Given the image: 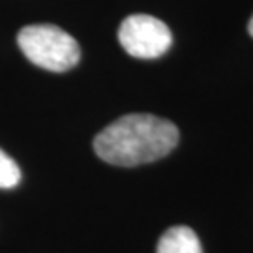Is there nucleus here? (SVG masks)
Wrapping results in <instances>:
<instances>
[{"label": "nucleus", "mask_w": 253, "mask_h": 253, "mask_svg": "<svg viewBox=\"0 0 253 253\" xmlns=\"http://www.w3.org/2000/svg\"><path fill=\"white\" fill-rule=\"evenodd\" d=\"M118 42L127 54L135 58H158L169 51L172 34L160 19L135 13L122 21L118 28Z\"/></svg>", "instance_id": "nucleus-3"}, {"label": "nucleus", "mask_w": 253, "mask_h": 253, "mask_svg": "<svg viewBox=\"0 0 253 253\" xmlns=\"http://www.w3.org/2000/svg\"><path fill=\"white\" fill-rule=\"evenodd\" d=\"M17 43L30 62L54 73L72 70L81 58V49L75 38L54 25L21 28Z\"/></svg>", "instance_id": "nucleus-2"}, {"label": "nucleus", "mask_w": 253, "mask_h": 253, "mask_svg": "<svg viewBox=\"0 0 253 253\" xmlns=\"http://www.w3.org/2000/svg\"><path fill=\"white\" fill-rule=\"evenodd\" d=\"M158 253H203L199 236L186 225L167 229L158 242Z\"/></svg>", "instance_id": "nucleus-4"}, {"label": "nucleus", "mask_w": 253, "mask_h": 253, "mask_svg": "<svg viewBox=\"0 0 253 253\" xmlns=\"http://www.w3.org/2000/svg\"><path fill=\"white\" fill-rule=\"evenodd\" d=\"M178 127L154 115H126L101 129L94 150L103 162L135 167L162 160L178 145Z\"/></svg>", "instance_id": "nucleus-1"}, {"label": "nucleus", "mask_w": 253, "mask_h": 253, "mask_svg": "<svg viewBox=\"0 0 253 253\" xmlns=\"http://www.w3.org/2000/svg\"><path fill=\"white\" fill-rule=\"evenodd\" d=\"M21 180V169L8 154L0 148V190L15 188Z\"/></svg>", "instance_id": "nucleus-5"}, {"label": "nucleus", "mask_w": 253, "mask_h": 253, "mask_svg": "<svg viewBox=\"0 0 253 253\" xmlns=\"http://www.w3.org/2000/svg\"><path fill=\"white\" fill-rule=\"evenodd\" d=\"M248 32H250V36L253 38V15H252V19H250V23H248Z\"/></svg>", "instance_id": "nucleus-6"}]
</instances>
